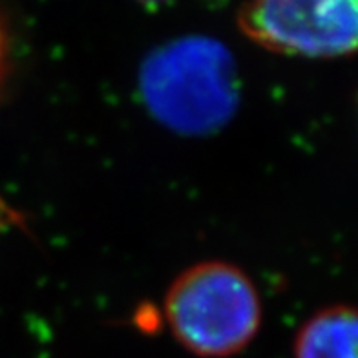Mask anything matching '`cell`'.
Listing matches in <instances>:
<instances>
[{
    "instance_id": "5b68a950",
    "label": "cell",
    "mask_w": 358,
    "mask_h": 358,
    "mask_svg": "<svg viewBox=\"0 0 358 358\" xmlns=\"http://www.w3.org/2000/svg\"><path fill=\"white\" fill-rule=\"evenodd\" d=\"M10 52H11V34L10 20L0 10V88L4 85L8 77V68H10Z\"/></svg>"
},
{
    "instance_id": "3957f363",
    "label": "cell",
    "mask_w": 358,
    "mask_h": 358,
    "mask_svg": "<svg viewBox=\"0 0 358 358\" xmlns=\"http://www.w3.org/2000/svg\"><path fill=\"white\" fill-rule=\"evenodd\" d=\"M241 34L282 55L335 59L355 52L358 0H249L240 10Z\"/></svg>"
},
{
    "instance_id": "8992f818",
    "label": "cell",
    "mask_w": 358,
    "mask_h": 358,
    "mask_svg": "<svg viewBox=\"0 0 358 358\" xmlns=\"http://www.w3.org/2000/svg\"><path fill=\"white\" fill-rule=\"evenodd\" d=\"M139 2H143V4H163L166 0H139Z\"/></svg>"
},
{
    "instance_id": "6da1fadb",
    "label": "cell",
    "mask_w": 358,
    "mask_h": 358,
    "mask_svg": "<svg viewBox=\"0 0 358 358\" xmlns=\"http://www.w3.org/2000/svg\"><path fill=\"white\" fill-rule=\"evenodd\" d=\"M139 92L152 117L181 136L217 132L240 104L234 57L207 35L178 37L148 53Z\"/></svg>"
},
{
    "instance_id": "7a4b0ae2",
    "label": "cell",
    "mask_w": 358,
    "mask_h": 358,
    "mask_svg": "<svg viewBox=\"0 0 358 358\" xmlns=\"http://www.w3.org/2000/svg\"><path fill=\"white\" fill-rule=\"evenodd\" d=\"M172 335L201 358L238 355L262 325V300L252 280L227 262H203L181 273L165 298Z\"/></svg>"
},
{
    "instance_id": "277c9868",
    "label": "cell",
    "mask_w": 358,
    "mask_h": 358,
    "mask_svg": "<svg viewBox=\"0 0 358 358\" xmlns=\"http://www.w3.org/2000/svg\"><path fill=\"white\" fill-rule=\"evenodd\" d=\"M358 322L353 307L331 306L311 316L294 340V358H357Z\"/></svg>"
}]
</instances>
